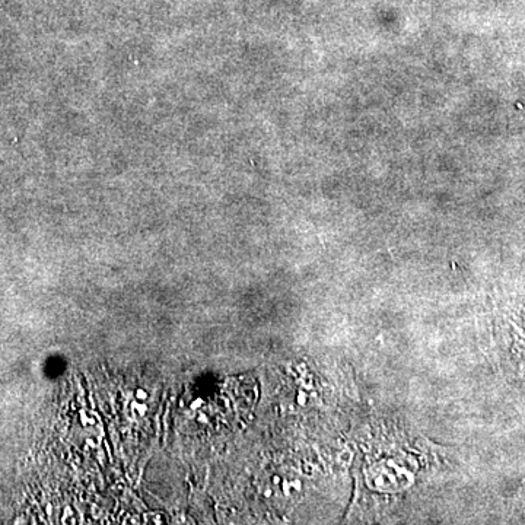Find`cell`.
<instances>
[]
</instances>
